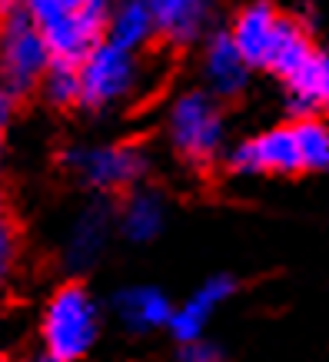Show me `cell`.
Listing matches in <instances>:
<instances>
[{"instance_id":"obj_1","label":"cell","mask_w":329,"mask_h":362,"mask_svg":"<svg viewBox=\"0 0 329 362\" xmlns=\"http://www.w3.org/2000/svg\"><path fill=\"white\" fill-rule=\"evenodd\" d=\"M21 7L40 27L54 60H74V64H80L93 50L100 30L113 13L110 0H83L80 7H70L67 0H21Z\"/></svg>"},{"instance_id":"obj_2","label":"cell","mask_w":329,"mask_h":362,"mask_svg":"<svg viewBox=\"0 0 329 362\" xmlns=\"http://www.w3.org/2000/svg\"><path fill=\"white\" fill-rule=\"evenodd\" d=\"M40 332H44L47 356H54L57 362H80L93 349L100 332V313L93 296L80 283L60 286L47 299Z\"/></svg>"},{"instance_id":"obj_3","label":"cell","mask_w":329,"mask_h":362,"mask_svg":"<svg viewBox=\"0 0 329 362\" xmlns=\"http://www.w3.org/2000/svg\"><path fill=\"white\" fill-rule=\"evenodd\" d=\"M54 54L40 27L23 7H11L0 21V83L13 93H27L44 80Z\"/></svg>"},{"instance_id":"obj_4","label":"cell","mask_w":329,"mask_h":362,"mask_svg":"<svg viewBox=\"0 0 329 362\" xmlns=\"http://www.w3.org/2000/svg\"><path fill=\"white\" fill-rule=\"evenodd\" d=\"M80 80H83V93H80L83 107H90V110L117 107L140 83L137 54L120 44H113L110 37L107 40H97L93 50L80 60Z\"/></svg>"},{"instance_id":"obj_5","label":"cell","mask_w":329,"mask_h":362,"mask_svg":"<svg viewBox=\"0 0 329 362\" xmlns=\"http://www.w3.org/2000/svg\"><path fill=\"white\" fill-rule=\"evenodd\" d=\"M223 113H219L217 100L197 90V93H183L170 110V140H173L176 153L193 160V163H207L219 153L223 146Z\"/></svg>"},{"instance_id":"obj_6","label":"cell","mask_w":329,"mask_h":362,"mask_svg":"<svg viewBox=\"0 0 329 362\" xmlns=\"http://www.w3.org/2000/svg\"><path fill=\"white\" fill-rule=\"evenodd\" d=\"M64 163L93 189H120L137 183L146 173V156L127 143H107V146H77L64 156Z\"/></svg>"},{"instance_id":"obj_7","label":"cell","mask_w":329,"mask_h":362,"mask_svg":"<svg viewBox=\"0 0 329 362\" xmlns=\"http://www.w3.org/2000/svg\"><path fill=\"white\" fill-rule=\"evenodd\" d=\"M233 173H296L303 170V156H299L296 133L279 127V130H266L253 140L233 146L230 153Z\"/></svg>"},{"instance_id":"obj_8","label":"cell","mask_w":329,"mask_h":362,"mask_svg":"<svg viewBox=\"0 0 329 362\" xmlns=\"http://www.w3.org/2000/svg\"><path fill=\"white\" fill-rule=\"evenodd\" d=\"M203 74L217 97H236L246 90L250 80V60L240 54L233 33H213L203 54Z\"/></svg>"},{"instance_id":"obj_9","label":"cell","mask_w":329,"mask_h":362,"mask_svg":"<svg viewBox=\"0 0 329 362\" xmlns=\"http://www.w3.org/2000/svg\"><path fill=\"white\" fill-rule=\"evenodd\" d=\"M110 240V209L103 203H93L80 213L64 243V263L70 269H87L97 263V256L103 252Z\"/></svg>"},{"instance_id":"obj_10","label":"cell","mask_w":329,"mask_h":362,"mask_svg":"<svg viewBox=\"0 0 329 362\" xmlns=\"http://www.w3.org/2000/svg\"><path fill=\"white\" fill-rule=\"evenodd\" d=\"M276 27H279V17H276V11L266 0H256V4L243 7L236 13L230 33H233V40H236V47H240V54L250 60V66H266Z\"/></svg>"},{"instance_id":"obj_11","label":"cell","mask_w":329,"mask_h":362,"mask_svg":"<svg viewBox=\"0 0 329 362\" xmlns=\"http://www.w3.org/2000/svg\"><path fill=\"white\" fill-rule=\"evenodd\" d=\"M230 296H233V279L230 276H217V279L203 283L183 306L173 309V316H170V329H173V336L180 342L200 339V332H203V326H207V319L213 316V309Z\"/></svg>"},{"instance_id":"obj_12","label":"cell","mask_w":329,"mask_h":362,"mask_svg":"<svg viewBox=\"0 0 329 362\" xmlns=\"http://www.w3.org/2000/svg\"><path fill=\"white\" fill-rule=\"evenodd\" d=\"M154 7L156 30L173 44L197 40L209 13V0H146Z\"/></svg>"},{"instance_id":"obj_13","label":"cell","mask_w":329,"mask_h":362,"mask_svg":"<svg viewBox=\"0 0 329 362\" xmlns=\"http://www.w3.org/2000/svg\"><path fill=\"white\" fill-rule=\"evenodd\" d=\"M156 30V17H154V7L146 0H123L113 7L110 13V23H107V37L113 44L127 47V50H140L154 40Z\"/></svg>"},{"instance_id":"obj_14","label":"cell","mask_w":329,"mask_h":362,"mask_svg":"<svg viewBox=\"0 0 329 362\" xmlns=\"http://www.w3.org/2000/svg\"><path fill=\"white\" fill-rule=\"evenodd\" d=\"M117 316L123 319L127 329L143 332V329H154V326L170 322L173 306L154 286H133V289H123L117 296Z\"/></svg>"},{"instance_id":"obj_15","label":"cell","mask_w":329,"mask_h":362,"mask_svg":"<svg viewBox=\"0 0 329 362\" xmlns=\"http://www.w3.org/2000/svg\"><path fill=\"white\" fill-rule=\"evenodd\" d=\"M313 44H309L306 30L293 21H279L276 27V37H273V47H270V60L266 66L279 74L283 80H289L293 74H299L306 64H313Z\"/></svg>"},{"instance_id":"obj_16","label":"cell","mask_w":329,"mask_h":362,"mask_svg":"<svg viewBox=\"0 0 329 362\" xmlns=\"http://www.w3.org/2000/svg\"><path fill=\"white\" fill-rule=\"evenodd\" d=\"M166 223V203L154 189H140L127 199V206L120 213V230L130 236L133 243H150L160 236Z\"/></svg>"},{"instance_id":"obj_17","label":"cell","mask_w":329,"mask_h":362,"mask_svg":"<svg viewBox=\"0 0 329 362\" xmlns=\"http://www.w3.org/2000/svg\"><path fill=\"white\" fill-rule=\"evenodd\" d=\"M40 87H44V97L54 107H74V103H80V93H83L80 64H74V60H50Z\"/></svg>"},{"instance_id":"obj_18","label":"cell","mask_w":329,"mask_h":362,"mask_svg":"<svg viewBox=\"0 0 329 362\" xmlns=\"http://www.w3.org/2000/svg\"><path fill=\"white\" fill-rule=\"evenodd\" d=\"M303 156V170H329V123L303 117L293 127Z\"/></svg>"},{"instance_id":"obj_19","label":"cell","mask_w":329,"mask_h":362,"mask_svg":"<svg viewBox=\"0 0 329 362\" xmlns=\"http://www.w3.org/2000/svg\"><path fill=\"white\" fill-rule=\"evenodd\" d=\"M13 252H17V236H13L11 223H7V220H0V276H4L7 269H11Z\"/></svg>"},{"instance_id":"obj_20","label":"cell","mask_w":329,"mask_h":362,"mask_svg":"<svg viewBox=\"0 0 329 362\" xmlns=\"http://www.w3.org/2000/svg\"><path fill=\"white\" fill-rule=\"evenodd\" d=\"M180 362H223V356H219L213 346H207V342H187L183 346V352H180Z\"/></svg>"},{"instance_id":"obj_21","label":"cell","mask_w":329,"mask_h":362,"mask_svg":"<svg viewBox=\"0 0 329 362\" xmlns=\"http://www.w3.org/2000/svg\"><path fill=\"white\" fill-rule=\"evenodd\" d=\"M316 77H319V103L329 107V50L316 54Z\"/></svg>"},{"instance_id":"obj_22","label":"cell","mask_w":329,"mask_h":362,"mask_svg":"<svg viewBox=\"0 0 329 362\" xmlns=\"http://www.w3.org/2000/svg\"><path fill=\"white\" fill-rule=\"evenodd\" d=\"M13 110H17V93L7 90V87H0V130H4V127H11Z\"/></svg>"},{"instance_id":"obj_23","label":"cell","mask_w":329,"mask_h":362,"mask_svg":"<svg viewBox=\"0 0 329 362\" xmlns=\"http://www.w3.org/2000/svg\"><path fill=\"white\" fill-rule=\"evenodd\" d=\"M17 4H21V0H0V7H7V11H11V7H17Z\"/></svg>"},{"instance_id":"obj_24","label":"cell","mask_w":329,"mask_h":362,"mask_svg":"<svg viewBox=\"0 0 329 362\" xmlns=\"http://www.w3.org/2000/svg\"><path fill=\"white\" fill-rule=\"evenodd\" d=\"M67 4H70V7H80V4H83V0H67Z\"/></svg>"},{"instance_id":"obj_25","label":"cell","mask_w":329,"mask_h":362,"mask_svg":"<svg viewBox=\"0 0 329 362\" xmlns=\"http://www.w3.org/2000/svg\"><path fill=\"white\" fill-rule=\"evenodd\" d=\"M37 362H57V359H54V356H44V359H37Z\"/></svg>"},{"instance_id":"obj_26","label":"cell","mask_w":329,"mask_h":362,"mask_svg":"<svg viewBox=\"0 0 329 362\" xmlns=\"http://www.w3.org/2000/svg\"><path fill=\"white\" fill-rule=\"evenodd\" d=\"M0 220H7V216H4V203H0Z\"/></svg>"}]
</instances>
